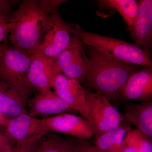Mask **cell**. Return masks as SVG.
Instances as JSON below:
<instances>
[{
  "label": "cell",
  "mask_w": 152,
  "mask_h": 152,
  "mask_svg": "<svg viewBox=\"0 0 152 152\" xmlns=\"http://www.w3.org/2000/svg\"><path fill=\"white\" fill-rule=\"evenodd\" d=\"M30 56L27 78L30 86L39 93L52 89L55 76L60 72L55 59L37 53Z\"/></svg>",
  "instance_id": "10"
},
{
  "label": "cell",
  "mask_w": 152,
  "mask_h": 152,
  "mask_svg": "<svg viewBox=\"0 0 152 152\" xmlns=\"http://www.w3.org/2000/svg\"><path fill=\"white\" fill-rule=\"evenodd\" d=\"M55 60L60 72L80 84L85 81L90 61L77 36L73 35L68 46Z\"/></svg>",
  "instance_id": "7"
},
{
  "label": "cell",
  "mask_w": 152,
  "mask_h": 152,
  "mask_svg": "<svg viewBox=\"0 0 152 152\" xmlns=\"http://www.w3.org/2000/svg\"><path fill=\"white\" fill-rule=\"evenodd\" d=\"M33 91L21 89L0 81V113L11 119L28 113L27 102Z\"/></svg>",
  "instance_id": "13"
},
{
  "label": "cell",
  "mask_w": 152,
  "mask_h": 152,
  "mask_svg": "<svg viewBox=\"0 0 152 152\" xmlns=\"http://www.w3.org/2000/svg\"><path fill=\"white\" fill-rule=\"evenodd\" d=\"M123 142L138 152H152L151 140L137 129L128 130Z\"/></svg>",
  "instance_id": "20"
},
{
  "label": "cell",
  "mask_w": 152,
  "mask_h": 152,
  "mask_svg": "<svg viewBox=\"0 0 152 152\" xmlns=\"http://www.w3.org/2000/svg\"><path fill=\"white\" fill-rule=\"evenodd\" d=\"M4 127L16 145L29 141L39 140L49 132L45 118L31 117L28 113L8 119Z\"/></svg>",
  "instance_id": "8"
},
{
  "label": "cell",
  "mask_w": 152,
  "mask_h": 152,
  "mask_svg": "<svg viewBox=\"0 0 152 152\" xmlns=\"http://www.w3.org/2000/svg\"><path fill=\"white\" fill-rule=\"evenodd\" d=\"M15 0H0V20L8 23L12 6L18 2Z\"/></svg>",
  "instance_id": "22"
},
{
  "label": "cell",
  "mask_w": 152,
  "mask_h": 152,
  "mask_svg": "<svg viewBox=\"0 0 152 152\" xmlns=\"http://www.w3.org/2000/svg\"><path fill=\"white\" fill-rule=\"evenodd\" d=\"M10 34V28L8 23L0 20V43L4 42L7 43V38Z\"/></svg>",
  "instance_id": "25"
},
{
  "label": "cell",
  "mask_w": 152,
  "mask_h": 152,
  "mask_svg": "<svg viewBox=\"0 0 152 152\" xmlns=\"http://www.w3.org/2000/svg\"><path fill=\"white\" fill-rule=\"evenodd\" d=\"M125 121V120H124ZM118 126L94 137V145L101 152H123V141L131 129L124 121Z\"/></svg>",
  "instance_id": "17"
},
{
  "label": "cell",
  "mask_w": 152,
  "mask_h": 152,
  "mask_svg": "<svg viewBox=\"0 0 152 152\" xmlns=\"http://www.w3.org/2000/svg\"><path fill=\"white\" fill-rule=\"evenodd\" d=\"M125 119L134 125L152 140V102L129 104L126 107Z\"/></svg>",
  "instance_id": "16"
},
{
  "label": "cell",
  "mask_w": 152,
  "mask_h": 152,
  "mask_svg": "<svg viewBox=\"0 0 152 152\" xmlns=\"http://www.w3.org/2000/svg\"><path fill=\"white\" fill-rule=\"evenodd\" d=\"M16 145L5 127L0 125V152H12Z\"/></svg>",
  "instance_id": "21"
},
{
  "label": "cell",
  "mask_w": 152,
  "mask_h": 152,
  "mask_svg": "<svg viewBox=\"0 0 152 152\" xmlns=\"http://www.w3.org/2000/svg\"><path fill=\"white\" fill-rule=\"evenodd\" d=\"M30 56L13 46L0 44V81L33 91L28 81Z\"/></svg>",
  "instance_id": "4"
},
{
  "label": "cell",
  "mask_w": 152,
  "mask_h": 152,
  "mask_svg": "<svg viewBox=\"0 0 152 152\" xmlns=\"http://www.w3.org/2000/svg\"><path fill=\"white\" fill-rule=\"evenodd\" d=\"M78 142L48 132L39 141L35 152H77Z\"/></svg>",
  "instance_id": "18"
},
{
  "label": "cell",
  "mask_w": 152,
  "mask_h": 152,
  "mask_svg": "<svg viewBox=\"0 0 152 152\" xmlns=\"http://www.w3.org/2000/svg\"><path fill=\"white\" fill-rule=\"evenodd\" d=\"M74 35L82 42L124 62L152 68L151 54L134 44L81 30L73 26Z\"/></svg>",
  "instance_id": "3"
},
{
  "label": "cell",
  "mask_w": 152,
  "mask_h": 152,
  "mask_svg": "<svg viewBox=\"0 0 152 152\" xmlns=\"http://www.w3.org/2000/svg\"><path fill=\"white\" fill-rule=\"evenodd\" d=\"M52 89L74 111L78 112L83 118L91 122L85 90L79 82L60 72L54 78Z\"/></svg>",
  "instance_id": "9"
},
{
  "label": "cell",
  "mask_w": 152,
  "mask_h": 152,
  "mask_svg": "<svg viewBox=\"0 0 152 152\" xmlns=\"http://www.w3.org/2000/svg\"><path fill=\"white\" fill-rule=\"evenodd\" d=\"M39 140L37 141H29L20 145H16L12 152H35Z\"/></svg>",
  "instance_id": "23"
},
{
  "label": "cell",
  "mask_w": 152,
  "mask_h": 152,
  "mask_svg": "<svg viewBox=\"0 0 152 152\" xmlns=\"http://www.w3.org/2000/svg\"><path fill=\"white\" fill-rule=\"evenodd\" d=\"M121 97L142 102L152 101V68L147 67L131 75L120 91Z\"/></svg>",
  "instance_id": "14"
},
{
  "label": "cell",
  "mask_w": 152,
  "mask_h": 152,
  "mask_svg": "<svg viewBox=\"0 0 152 152\" xmlns=\"http://www.w3.org/2000/svg\"><path fill=\"white\" fill-rule=\"evenodd\" d=\"M77 152H101L94 145L90 144L86 140H79Z\"/></svg>",
  "instance_id": "24"
},
{
  "label": "cell",
  "mask_w": 152,
  "mask_h": 152,
  "mask_svg": "<svg viewBox=\"0 0 152 152\" xmlns=\"http://www.w3.org/2000/svg\"><path fill=\"white\" fill-rule=\"evenodd\" d=\"M27 107L28 113L35 118H48L63 113L75 112L52 89L39 93L33 97L29 98Z\"/></svg>",
  "instance_id": "12"
},
{
  "label": "cell",
  "mask_w": 152,
  "mask_h": 152,
  "mask_svg": "<svg viewBox=\"0 0 152 152\" xmlns=\"http://www.w3.org/2000/svg\"><path fill=\"white\" fill-rule=\"evenodd\" d=\"M73 32V26L63 20L58 10L55 11L34 53L56 59L68 46Z\"/></svg>",
  "instance_id": "6"
},
{
  "label": "cell",
  "mask_w": 152,
  "mask_h": 152,
  "mask_svg": "<svg viewBox=\"0 0 152 152\" xmlns=\"http://www.w3.org/2000/svg\"><path fill=\"white\" fill-rule=\"evenodd\" d=\"M137 1L138 16L131 37L135 45L151 54L152 47V1Z\"/></svg>",
  "instance_id": "15"
},
{
  "label": "cell",
  "mask_w": 152,
  "mask_h": 152,
  "mask_svg": "<svg viewBox=\"0 0 152 152\" xmlns=\"http://www.w3.org/2000/svg\"><path fill=\"white\" fill-rule=\"evenodd\" d=\"M123 152H138L136 150L128 146L127 145L123 142Z\"/></svg>",
  "instance_id": "26"
},
{
  "label": "cell",
  "mask_w": 152,
  "mask_h": 152,
  "mask_svg": "<svg viewBox=\"0 0 152 152\" xmlns=\"http://www.w3.org/2000/svg\"><path fill=\"white\" fill-rule=\"evenodd\" d=\"M85 96L94 137L118 126L125 120L124 116L102 95L87 90Z\"/></svg>",
  "instance_id": "5"
},
{
  "label": "cell",
  "mask_w": 152,
  "mask_h": 152,
  "mask_svg": "<svg viewBox=\"0 0 152 152\" xmlns=\"http://www.w3.org/2000/svg\"><path fill=\"white\" fill-rule=\"evenodd\" d=\"M53 12L47 10L41 0L23 1L8 22L12 46L29 56L34 53Z\"/></svg>",
  "instance_id": "1"
},
{
  "label": "cell",
  "mask_w": 152,
  "mask_h": 152,
  "mask_svg": "<svg viewBox=\"0 0 152 152\" xmlns=\"http://www.w3.org/2000/svg\"><path fill=\"white\" fill-rule=\"evenodd\" d=\"M8 119L6 118L3 116L0 113V125L4 126H5L6 123Z\"/></svg>",
  "instance_id": "27"
},
{
  "label": "cell",
  "mask_w": 152,
  "mask_h": 152,
  "mask_svg": "<svg viewBox=\"0 0 152 152\" xmlns=\"http://www.w3.org/2000/svg\"><path fill=\"white\" fill-rule=\"evenodd\" d=\"M45 119L49 132L61 133L86 140L94 137L91 125L84 118L65 113Z\"/></svg>",
  "instance_id": "11"
},
{
  "label": "cell",
  "mask_w": 152,
  "mask_h": 152,
  "mask_svg": "<svg viewBox=\"0 0 152 152\" xmlns=\"http://www.w3.org/2000/svg\"><path fill=\"white\" fill-rule=\"evenodd\" d=\"M98 2L102 5L113 8L118 12L127 25L128 29L132 34L138 16L139 6L135 0H101Z\"/></svg>",
  "instance_id": "19"
},
{
  "label": "cell",
  "mask_w": 152,
  "mask_h": 152,
  "mask_svg": "<svg viewBox=\"0 0 152 152\" xmlns=\"http://www.w3.org/2000/svg\"><path fill=\"white\" fill-rule=\"evenodd\" d=\"M90 47L89 67L85 81L110 102L119 98L120 89L129 76L137 71V66L121 61Z\"/></svg>",
  "instance_id": "2"
}]
</instances>
